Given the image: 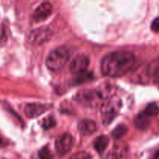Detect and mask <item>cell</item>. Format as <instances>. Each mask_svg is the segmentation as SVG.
<instances>
[{"instance_id":"obj_14","label":"cell","mask_w":159,"mask_h":159,"mask_svg":"<svg viewBox=\"0 0 159 159\" xmlns=\"http://www.w3.org/2000/svg\"><path fill=\"white\" fill-rule=\"evenodd\" d=\"M127 128L125 125H124V124H120V125H118L113 130V132L111 134V136L114 139H119V138H120L121 137H123L127 133Z\"/></svg>"},{"instance_id":"obj_8","label":"cell","mask_w":159,"mask_h":159,"mask_svg":"<svg viewBox=\"0 0 159 159\" xmlns=\"http://www.w3.org/2000/svg\"><path fill=\"white\" fill-rule=\"evenodd\" d=\"M51 108L47 104H41V103H29L25 107L24 113L26 116L29 118H35L37 116H40L43 113L47 111L48 110Z\"/></svg>"},{"instance_id":"obj_1","label":"cell","mask_w":159,"mask_h":159,"mask_svg":"<svg viewBox=\"0 0 159 159\" xmlns=\"http://www.w3.org/2000/svg\"><path fill=\"white\" fill-rule=\"evenodd\" d=\"M136 62L134 54L128 51H119L107 54L101 61V71L109 77L125 75L134 68Z\"/></svg>"},{"instance_id":"obj_4","label":"cell","mask_w":159,"mask_h":159,"mask_svg":"<svg viewBox=\"0 0 159 159\" xmlns=\"http://www.w3.org/2000/svg\"><path fill=\"white\" fill-rule=\"evenodd\" d=\"M75 100L83 107H94L104 102V99L99 89H82L77 93Z\"/></svg>"},{"instance_id":"obj_19","label":"cell","mask_w":159,"mask_h":159,"mask_svg":"<svg viewBox=\"0 0 159 159\" xmlns=\"http://www.w3.org/2000/svg\"><path fill=\"white\" fill-rule=\"evenodd\" d=\"M152 30L154 31L155 33H158V29H159V20L158 18H155L154 20V21L152 22V26H151Z\"/></svg>"},{"instance_id":"obj_20","label":"cell","mask_w":159,"mask_h":159,"mask_svg":"<svg viewBox=\"0 0 159 159\" xmlns=\"http://www.w3.org/2000/svg\"><path fill=\"white\" fill-rule=\"evenodd\" d=\"M6 144V141H5V140L3 139L2 137L0 136V147H4Z\"/></svg>"},{"instance_id":"obj_12","label":"cell","mask_w":159,"mask_h":159,"mask_svg":"<svg viewBox=\"0 0 159 159\" xmlns=\"http://www.w3.org/2000/svg\"><path fill=\"white\" fill-rule=\"evenodd\" d=\"M110 143V138L106 135H102L96 138L94 141V148L96 152L102 153L107 148Z\"/></svg>"},{"instance_id":"obj_5","label":"cell","mask_w":159,"mask_h":159,"mask_svg":"<svg viewBox=\"0 0 159 159\" xmlns=\"http://www.w3.org/2000/svg\"><path fill=\"white\" fill-rule=\"evenodd\" d=\"M52 35V31L48 27H40L33 30L28 35V40L34 44H42L48 41Z\"/></svg>"},{"instance_id":"obj_7","label":"cell","mask_w":159,"mask_h":159,"mask_svg":"<svg viewBox=\"0 0 159 159\" xmlns=\"http://www.w3.org/2000/svg\"><path fill=\"white\" fill-rule=\"evenodd\" d=\"M89 65V59L85 55H79L75 57L70 64V71L73 74L80 75L85 71Z\"/></svg>"},{"instance_id":"obj_10","label":"cell","mask_w":159,"mask_h":159,"mask_svg":"<svg viewBox=\"0 0 159 159\" xmlns=\"http://www.w3.org/2000/svg\"><path fill=\"white\" fill-rule=\"evenodd\" d=\"M97 128L96 122L91 120H83L78 124V130L82 136H89L95 133Z\"/></svg>"},{"instance_id":"obj_9","label":"cell","mask_w":159,"mask_h":159,"mask_svg":"<svg viewBox=\"0 0 159 159\" xmlns=\"http://www.w3.org/2000/svg\"><path fill=\"white\" fill-rule=\"evenodd\" d=\"M53 11V6L49 2H43L36 9L34 13V20L36 22L45 20L51 16Z\"/></svg>"},{"instance_id":"obj_13","label":"cell","mask_w":159,"mask_h":159,"mask_svg":"<svg viewBox=\"0 0 159 159\" xmlns=\"http://www.w3.org/2000/svg\"><path fill=\"white\" fill-rule=\"evenodd\" d=\"M126 155V149L122 146H115L112 152L109 153L107 159H124Z\"/></svg>"},{"instance_id":"obj_15","label":"cell","mask_w":159,"mask_h":159,"mask_svg":"<svg viewBox=\"0 0 159 159\" xmlns=\"http://www.w3.org/2000/svg\"><path fill=\"white\" fill-rule=\"evenodd\" d=\"M144 111L151 117L156 116L158 114V104L156 102H152V103L148 104Z\"/></svg>"},{"instance_id":"obj_6","label":"cell","mask_w":159,"mask_h":159,"mask_svg":"<svg viewBox=\"0 0 159 159\" xmlns=\"http://www.w3.org/2000/svg\"><path fill=\"white\" fill-rule=\"evenodd\" d=\"M73 143H74V140L70 134H63L59 136L55 141L56 152L61 156L66 155L71 151Z\"/></svg>"},{"instance_id":"obj_11","label":"cell","mask_w":159,"mask_h":159,"mask_svg":"<svg viewBox=\"0 0 159 159\" xmlns=\"http://www.w3.org/2000/svg\"><path fill=\"white\" fill-rule=\"evenodd\" d=\"M151 123V116H148L144 111L140 113L134 120V124L138 129L145 130L148 127Z\"/></svg>"},{"instance_id":"obj_17","label":"cell","mask_w":159,"mask_h":159,"mask_svg":"<svg viewBox=\"0 0 159 159\" xmlns=\"http://www.w3.org/2000/svg\"><path fill=\"white\" fill-rule=\"evenodd\" d=\"M38 156L40 159H54L51 151L48 147H43L39 151Z\"/></svg>"},{"instance_id":"obj_18","label":"cell","mask_w":159,"mask_h":159,"mask_svg":"<svg viewBox=\"0 0 159 159\" xmlns=\"http://www.w3.org/2000/svg\"><path fill=\"white\" fill-rule=\"evenodd\" d=\"M69 159H92V156L85 152H80L74 154Z\"/></svg>"},{"instance_id":"obj_16","label":"cell","mask_w":159,"mask_h":159,"mask_svg":"<svg viewBox=\"0 0 159 159\" xmlns=\"http://www.w3.org/2000/svg\"><path fill=\"white\" fill-rule=\"evenodd\" d=\"M55 124L56 122L55 120H54V117H53L52 116H49L43 120L41 125L42 127H43V128L48 130V129H51L53 127H54Z\"/></svg>"},{"instance_id":"obj_2","label":"cell","mask_w":159,"mask_h":159,"mask_svg":"<svg viewBox=\"0 0 159 159\" xmlns=\"http://www.w3.org/2000/svg\"><path fill=\"white\" fill-rule=\"evenodd\" d=\"M70 57L69 51L65 48H58L53 50L46 60V65L51 71H58L61 69Z\"/></svg>"},{"instance_id":"obj_3","label":"cell","mask_w":159,"mask_h":159,"mask_svg":"<svg viewBox=\"0 0 159 159\" xmlns=\"http://www.w3.org/2000/svg\"><path fill=\"white\" fill-rule=\"evenodd\" d=\"M121 102L120 99L115 97V96L106 100L102 103L101 114H102V123L107 126L116 118L121 109Z\"/></svg>"}]
</instances>
